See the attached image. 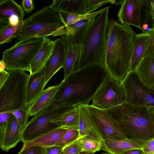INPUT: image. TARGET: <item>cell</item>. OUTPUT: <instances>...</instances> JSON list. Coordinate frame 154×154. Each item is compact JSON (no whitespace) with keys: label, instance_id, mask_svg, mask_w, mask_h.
<instances>
[{"label":"cell","instance_id":"6da1fadb","mask_svg":"<svg viewBox=\"0 0 154 154\" xmlns=\"http://www.w3.org/2000/svg\"><path fill=\"white\" fill-rule=\"evenodd\" d=\"M109 77L103 63L90 64L74 71L63 79L52 102L36 115L61 108L89 104L100 86Z\"/></svg>","mask_w":154,"mask_h":154},{"label":"cell","instance_id":"7a4b0ae2","mask_svg":"<svg viewBox=\"0 0 154 154\" xmlns=\"http://www.w3.org/2000/svg\"><path fill=\"white\" fill-rule=\"evenodd\" d=\"M136 34L130 26L109 20L103 64L109 77L121 83L129 72Z\"/></svg>","mask_w":154,"mask_h":154},{"label":"cell","instance_id":"3957f363","mask_svg":"<svg viewBox=\"0 0 154 154\" xmlns=\"http://www.w3.org/2000/svg\"><path fill=\"white\" fill-rule=\"evenodd\" d=\"M106 110L118 122L127 139L148 140L154 138V106L125 102Z\"/></svg>","mask_w":154,"mask_h":154},{"label":"cell","instance_id":"277c9868","mask_svg":"<svg viewBox=\"0 0 154 154\" xmlns=\"http://www.w3.org/2000/svg\"><path fill=\"white\" fill-rule=\"evenodd\" d=\"M109 6L95 17L81 44L76 70L93 63H103L106 52Z\"/></svg>","mask_w":154,"mask_h":154},{"label":"cell","instance_id":"5b68a950","mask_svg":"<svg viewBox=\"0 0 154 154\" xmlns=\"http://www.w3.org/2000/svg\"><path fill=\"white\" fill-rule=\"evenodd\" d=\"M23 21L17 33L15 44L34 38L61 36L67 33L60 13L50 6L42 8Z\"/></svg>","mask_w":154,"mask_h":154},{"label":"cell","instance_id":"8992f818","mask_svg":"<svg viewBox=\"0 0 154 154\" xmlns=\"http://www.w3.org/2000/svg\"><path fill=\"white\" fill-rule=\"evenodd\" d=\"M8 77L0 88V113L25 107L26 91L29 75L25 71H8Z\"/></svg>","mask_w":154,"mask_h":154},{"label":"cell","instance_id":"52a82bcc","mask_svg":"<svg viewBox=\"0 0 154 154\" xmlns=\"http://www.w3.org/2000/svg\"><path fill=\"white\" fill-rule=\"evenodd\" d=\"M45 37L31 38L19 44H15L5 50L2 59L5 63V70L30 72V65L44 42Z\"/></svg>","mask_w":154,"mask_h":154},{"label":"cell","instance_id":"ba28073f","mask_svg":"<svg viewBox=\"0 0 154 154\" xmlns=\"http://www.w3.org/2000/svg\"><path fill=\"white\" fill-rule=\"evenodd\" d=\"M122 84L125 102L135 106H154V90L142 83L135 71L128 73Z\"/></svg>","mask_w":154,"mask_h":154},{"label":"cell","instance_id":"9c48e42d","mask_svg":"<svg viewBox=\"0 0 154 154\" xmlns=\"http://www.w3.org/2000/svg\"><path fill=\"white\" fill-rule=\"evenodd\" d=\"M125 94L122 83L109 77L101 85L93 97V106L107 110L125 102Z\"/></svg>","mask_w":154,"mask_h":154},{"label":"cell","instance_id":"30bf717a","mask_svg":"<svg viewBox=\"0 0 154 154\" xmlns=\"http://www.w3.org/2000/svg\"><path fill=\"white\" fill-rule=\"evenodd\" d=\"M69 107L59 108L51 112L32 117L23 129L21 141L26 143L60 127L51 122L65 112Z\"/></svg>","mask_w":154,"mask_h":154},{"label":"cell","instance_id":"8fae6325","mask_svg":"<svg viewBox=\"0 0 154 154\" xmlns=\"http://www.w3.org/2000/svg\"><path fill=\"white\" fill-rule=\"evenodd\" d=\"M90 114L104 139L116 140L127 139L118 122L106 110L87 105Z\"/></svg>","mask_w":154,"mask_h":154},{"label":"cell","instance_id":"7c38bea8","mask_svg":"<svg viewBox=\"0 0 154 154\" xmlns=\"http://www.w3.org/2000/svg\"><path fill=\"white\" fill-rule=\"evenodd\" d=\"M144 2L143 0H124L118 14L119 22L137 27L143 31L140 24V15Z\"/></svg>","mask_w":154,"mask_h":154},{"label":"cell","instance_id":"4fadbf2b","mask_svg":"<svg viewBox=\"0 0 154 154\" xmlns=\"http://www.w3.org/2000/svg\"><path fill=\"white\" fill-rule=\"evenodd\" d=\"M52 53L45 66V86L60 69L63 68L66 58L65 45L60 38L54 41Z\"/></svg>","mask_w":154,"mask_h":154},{"label":"cell","instance_id":"5bb4252c","mask_svg":"<svg viewBox=\"0 0 154 154\" xmlns=\"http://www.w3.org/2000/svg\"><path fill=\"white\" fill-rule=\"evenodd\" d=\"M135 71L142 83L154 90V49L152 44L145 51Z\"/></svg>","mask_w":154,"mask_h":154},{"label":"cell","instance_id":"9a60e30c","mask_svg":"<svg viewBox=\"0 0 154 154\" xmlns=\"http://www.w3.org/2000/svg\"><path fill=\"white\" fill-rule=\"evenodd\" d=\"M87 105L82 104L78 106L79 112V131L80 137L102 142L104 139L90 114Z\"/></svg>","mask_w":154,"mask_h":154},{"label":"cell","instance_id":"2e32d148","mask_svg":"<svg viewBox=\"0 0 154 154\" xmlns=\"http://www.w3.org/2000/svg\"><path fill=\"white\" fill-rule=\"evenodd\" d=\"M23 129L16 117L12 114L7 121L0 146L4 151L7 152L21 141Z\"/></svg>","mask_w":154,"mask_h":154},{"label":"cell","instance_id":"e0dca14e","mask_svg":"<svg viewBox=\"0 0 154 154\" xmlns=\"http://www.w3.org/2000/svg\"><path fill=\"white\" fill-rule=\"evenodd\" d=\"M136 140L128 139L113 140L104 139L101 149L111 154H122L134 149H142L150 140Z\"/></svg>","mask_w":154,"mask_h":154},{"label":"cell","instance_id":"ac0fdd59","mask_svg":"<svg viewBox=\"0 0 154 154\" xmlns=\"http://www.w3.org/2000/svg\"><path fill=\"white\" fill-rule=\"evenodd\" d=\"M44 67L39 72L29 74L27 85L25 107L28 108L45 87Z\"/></svg>","mask_w":154,"mask_h":154},{"label":"cell","instance_id":"d6986e66","mask_svg":"<svg viewBox=\"0 0 154 154\" xmlns=\"http://www.w3.org/2000/svg\"><path fill=\"white\" fill-rule=\"evenodd\" d=\"M94 18L80 20L66 26L67 33L60 38L72 44H81Z\"/></svg>","mask_w":154,"mask_h":154},{"label":"cell","instance_id":"ffe728a7","mask_svg":"<svg viewBox=\"0 0 154 154\" xmlns=\"http://www.w3.org/2000/svg\"><path fill=\"white\" fill-rule=\"evenodd\" d=\"M152 44L151 40L146 32L136 34L134 40L129 72L135 70L145 51Z\"/></svg>","mask_w":154,"mask_h":154},{"label":"cell","instance_id":"44dd1931","mask_svg":"<svg viewBox=\"0 0 154 154\" xmlns=\"http://www.w3.org/2000/svg\"><path fill=\"white\" fill-rule=\"evenodd\" d=\"M60 85V83L44 90L28 108L29 116H34L45 108L52 101Z\"/></svg>","mask_w":154,"mask_h":154},{"label":"cell","instance_id":"7402d4cb","mask_svg":"<svg viewBox=\"0 0 154 154\" xmlns=\"http://www.w3.org/2000/svg\"><path fill=\"white\" fill-rule=\"evenodd\" d=\"M54 44V41L48 37L45 38L42 46L31 62L29 74L36 73L44 67L52 53Z\"/></svg>","mask_w":154,"mask_h":154},{"label":"cell","instance_id":"603a6c76","mask_svg":"<svg viewBox=\"0 0 154 154\" xmlns=\"http://www.w3.org/2000/svg\"><path fill=\"white\" fill-rule=\"evenodd\" d=\"M68 128L59 127L41 136L33 141L23 143L22 148L35 146L47 147L55 146L66 132Z\"/></svg>","mask_w":154,"mask_h":154},{"label":"cell","instance_id":"cb8c5ba5","mask_svg":"<svg viewBox=\"0 0 154 154\" xmlns=\"http://www.w3.org/2000/svg\"><path fill=\"white\" fill-rule=\"evenodd\" d=\"M62 41L66 49V58L63 68L64 79L76 71L80 57L82 45L72 44Z\"/></svg>","mask_w":154,"mask_h":154},{"label":"cell","instance_id":"d4e9b609","mask_svg":"<svg viewBox=\"0 0 154 154\" xmlns=\"http://www.w3.org/2000/svg\"><path fill=\"white\" fill-rule=\"evenodd\" d=\"M85 0H54L50 7L59 13L83 14Z\"/></svg>","mask_w":154,"mask_h":154},{"label":"cell","instance_id":"484cf974","mask_svg":"<svg viewBox=\"0 0 154 154\" xmlns=\"http://www.w3.org/2000/svg\"><path fill=\"white\" fill-rule=\"evenodd\" d=\"M51 122L60 127L72 128L79 130V112L78 106L69 107L59 117L52 120Z\"/></svg>","mask_w":154,"mask_h":154},{"label":"cell","instance_id":"4316f807","mask_svg":"<svg viewBox=\"0 0 154 154\" xmlns=\"http://www.w3.org/2000/svg\"><path fill=\"white\" fill-rule=\"evenodd\" d=\"M24 12L22 6L14 0L0 1V19L8 20L11 16L16 15L22 21L24 20Z\"/></svg>","mask_w":154,"mask_h":154},{"label":"cell","instance_id":"83f0119b","mask_svg":"<svg viewBox=\"0 0 154 154\" xmlns=\"http://www.w3.org/2000/svg\"><path fill=\"white\" fill-rule=\"evenodd\" d=\"M105 9V8H104L88 14H60L62 22L66 27L80 20L94 18L103 11Z\"/></svg>","mask_w":154,"mask_h":154},{"label":"cell","instance_id":"f1b7e54d","mask_svg":"<svg viewBox=\"0 0 154 154\" xmlns=\"http://www.w3.org/2000/svg\"><path fill=\"white\" fill-rule=\"evenodd\" d=\"M24 23V21H20L17 25L9 26L0 32V45L11 42L14 38H16V34Z\"/></svg>","mask_w":154,"mask_h":154},{"label":"cell","instance_id":"f546056e","mask_svg":"<svg viewBox=\"0 0 154 154\" xmlns=\"http://www.w3.org/2000/svg\"><path fill=\"white\" fill-rule=\"evenodd\" d=\"M80 143L82 151L88 153L100 151L102 148V142L91 139L81 138Z\"/></svg>","mask_w":154,"mask_h":154},{"label":"cell","instance_id":"4dcf8cb0","mask_svg":"<svg viewBox=\"0 0 154 154\" xmlns=\"http://www.w3.org/2000/svg\"><path fill=\"white\" fill-rule=\"evenodd\" d=\"M80 137L78 129L72 128H68L66 132L56 144L55 146L63 148Z\"/></svg>","mask_w":154,"mask_h":154},{"label":"cell","instance_id":"1f68e13d","mask_svg":"<svg viewBox=\"0 0 154 154\" xmlns=\"http://www.w3.org/2000/svg\"><path fill=\"white\" fill-rule=\"evenodd\" d=\"M114 0H85L83 12V14H88L107 3L113 4Z\"/></svg>","mask_w":154,"mask_h":154},{"label":"cell","instance_id":"d6a6232c","mask_svg":"<svg viewBox=\"0 0 154 154\" xmlns=\"http://www.w3.org/2000/svg\"><path fill=\"white\" fill-rule=\"evenodd\" d=\"M7 112L11 113L16 117L23 129L29 122L28 108L24 107Z\"/></svg>","mask_w":154,"mask_h":154},{"label":"cell","instance_id":"836d02e7","mask_svg":"<svg viewBox=\"0 0 154 154\" xmlns=\"http://www.w3.org/2000/svg\"><path fill=\"white\" fill-rule=\"evenodd\" d=\"M82 137L77 139L63 148L64 154H79L82 152L80 141Z\"/></svg>","mask_w":154,"mask_h":154},{"label":"cell","instance_id":"e575fe53","mask_svg":"<svg viewBox=\"0 0 154 154\" xmlns=\"http://www.w3.org/2000/svg\"><path fill=\"white\" fill-rule=\"evenodd\" d=\"M44 147L35 146L26 149L22 148L17 154H44Z\"/></svg>","mask_w":154,"mask_h":154},{"label":"cell","instance_id":"d590c367","mask_svg":"<svg viewBox=\"0 0 154 154\" xmlns=\"http://www.w3.org/2000/svg\"><path fill=\"white\" fill-rule=\"evenodd\" d=\"M11 115L8 112L0 113V140L2 137L6 122Z\"/></svg>","mask_w":154,"mask_h":154},{"label":"cell","instance_id":"8d00e7d4","mask_svg":"<svg viewBox=\"0 0 154 154\" xmlns=\"http://www.w3.org/2000/svg\"><path fill=\"white\" fill-rule=\"evenodd\" d=\"M21 3L23 10L27 13L31 12L35 8L32 0H23Z\"/></svg>","mask_w":154,"mask_h":154},{"label":"cell","instance_id":"74e56055","mask_svg":"<svg viewBox=\"0 0 154 154\" xmlns=\"http://www.w3.org/2000/svg\"><path fill=\"white\" fill-rule=\"evenodd\" d=\"M44 150L45 154H60L63 151V148L55 145L44 148Z\"/></svg>","mask_w":154,"mask_h":154},{"label":"cell","instance_id":"f35d334b","mask_svg":"<svg viewBox=\"0 0 154 154\" xmlns=\"http://www.w3.org/2000/svg\"><path fill=\"white\" fill-rule=\"evenodd\" d=\"M144 154H154V138L142 149Z\"/></svg>","mask_w":154,"mask_h":154},{"label":"cell","instance_id":"ab89813d","mask_svg":"<svg viewBox=\"0 0 154 154\" xmlns=\"http://www.w3.org/2000/svg\"><path fill=\"white\" fill-rule=\"evenodd\" d=\"M9 75L8 72L5 70L0 72V88L3 86L6 81Z\"/></svg>","mask_w":154,"mask_h":154},{"label":"cell","instance_id":"60d3db41","mask_svg":"<svg viewBox=\"0 0 154 154\" xmlns=\"http://www.w3.org/2000/svg\"><path fill=\"white\" fill-rule=\"evenodd\" d=\"M8 21L9 24L12 26L17 25L21 21L18 17L16 15H14L10 17Z\"/></svg>","mask_w":154,"mask_h":154},{"label":"cell","instance_id":"b9f144b4","mask_svg":"<svg viewBox=\"0 0 154 154\" xmlns=\"http://www.w3.org/2000/svg\"><path fill=\"white\" fill-rule=\"evenodd\" d=\"M122 154H144L142 149H134L128 150Z\"/></svg>","mask_w":154,"mask_h":154},{"label":"cell","instance_id":"7bdbcfd3","mask_svg":"<svg viewBox=\"0 0 154 154\" xmlns=\"http://www.w3.org/2000/svg\"><path fill=\"white\" fill-rule=\"evenodd\" d=\"M10 25L8 20L0 19V32Z\"/></svg>","mask_w":154,"mask_h":154},{"label":"cell","instance_id":"ee69618b","mask_svg":"<svg viewBox=\"0 0 154 154\" xmlns=\"http://www.w3.org/2000/svg\"><path fill=\"white\" fill-rule=\"evenodd\" d=\"M149 35L152 41V46L154 49V29L152 28H150V30L146 32Z\"/></svg>","mask_w":154,"mask_h":154},{"label":"cell","instance_id":"f6af8a7d","mask_svg":"<svg viewBox=\"0 0 154 154\" xmlns=\"http://www.w3.org/2000/svg\"><path fill=\"white\" fill-rule=\"evenodd\" d=\"M150 13L152 18H154V2L152 1H150Z\"/></svg>","mask_w":154,"mask_h":154},{"label":"cell","instance_id":"bcb514c9","mask_svg":"<svg viewBox=\"0 0 154 154\" xmlns=\"http://www.w3.org/2000/svg\"><path fill=\"white\" fill-rule=\"evenodd\" d=\"M6 67L5 63L2 60L0 61V72L5 70Z\"/></svg>","mask_w":154,"mask_h":154},{"label":"cell","instance_id":"7dc6e473","mask_svg":"<svg viewBox=\"0 0 154 154\" xmlns=\"http://www.w3.org/2000/svg\"><path fill=\"white\" fill-rule=\"evenodd\" d=\"M124 0H114L113 4H115L116 5H121L123 2Z\"/></svg>","mask_w":154,"mask_h":154},{"label":"cell","instance_id":"c3c4849f","mask_svg":"<svg viewBox=\"0 0 154 154\" xmlns=\"http://www.w3.org/2000/svg\"><path fill=\"white\" fill-rule=\"evenodd\" d=\"M92 153H88L86 152L82 151L79 154H93Z\"/></svg>","mask_w":154,"mask_h":154},{"label":"cell","instance_id":"681fc988","mask_svg":"<svg viewBox=\"0 0 154 154\" xmlns=\"http://www.w3.org/2000/svg\"><path fill=\"white\" fill-rule=\"evenodd\" d=\"M152 18L153 21V26L152 28L153 29H154V18Z\"/></svg>","mask_w":154,"mask_h":154},{"label":"cell","instance_id":"f907efd6","mask_svg":"<svg viewBox=\"0 0 154 154\" xmlns=\"http://www.w3.org/2000/svg\"><path fill=\"white\" fill-rule=\"evenodd\" d=\"M101 154H110V153H108L107 152H103V153H101Z\"/></svg>","mask_w":154,"mask_h":154},{"label":"cell","instance_id":"816d5d0a","mask_svg":"<svg viewBox=\"0 0 154 154\" xmlns=\"http://www.w3.org/2000/svg\"><path fill=\"white\" fill-rule=\"evenodd\" d=\"M60 154H64V153L63 151H63H62V152H61V153Z\"/></svg>","mask_w":154,"mask_h":154},{"label":"cell","instance_id":"f5cc1de1","mask_svg":"<svg viewBox=\"0 0 154 154\" xmlns=\"http://www.w3.org/2000/svg\"><path fill=\"white\" fill-rule=\"evenodd\" d=\"M44 154H45V153H44Z\"/></svg>","mask_w":154,"mask_h":154}]
</instances>
